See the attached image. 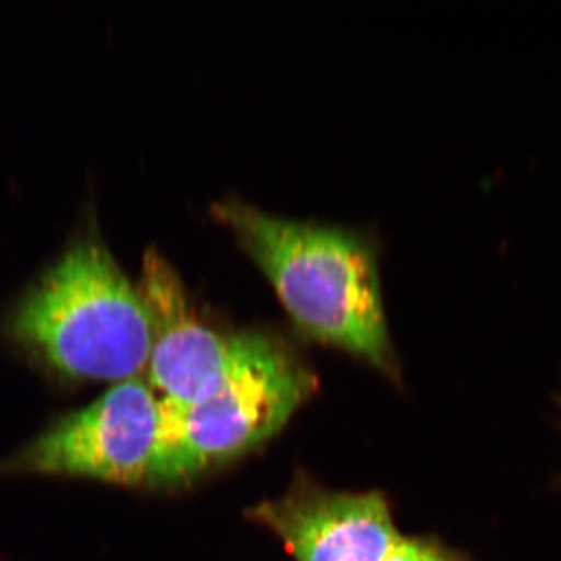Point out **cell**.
Listing matches in <instances>:
<instances>
[{
	"mask_svg": "<svg viewBox=\"0 0 561 561\" xmlns=\"http://www.w3.org/2000/svg\"><path fill=\"white\" fill-rule=\"evenodd\" d=\"M161 440V398L149 381L131 378L44 432L9 465L14 471L153 485Z\"/></svg>",
	"mask_w": 561,
	"mask_h": 561,
	"instance_id": "obj_4",
	"label": "cell"
},
{
	"mask_svg": "<svg viewBox=\"0 0 561 561\" xmlns=\"http://www.w3.org/2000/svg\"><path fill=\"white\" fill-rule=\"evenodd\" d=\"M213 217L256 262L302 334L393 373L370 241L345 228L271 216L232 198L216 203Z\"/></svg>",
	"mask_w": 561,
	"mask_h": 561,
	"instance_id": "obj_1",
	"label": "cell"
},
{
	"mask_svg": "<svg viewBox=\"0 0 561 561\" xmlns=\"http://www.w3.org/2000/svg\"><path fill=\"white\" fill-rule=\"evenodd\" d=\"M249 516L278 535L297 561H383L401 540L378 491H328L305 478Z\"/></svg>",
	"mask_w": 561,
	"mask_h": 561,
	"instance_id": "obj_5",
	"label": "cell"
},
{
	"mask_svg": "<svg viewBox=\"0 0 561 561\" xmlns=\"http://www.w3.org/2000/svg\"><path fill=\"white\" fill-rule=\"evenodd\" d=\"M139 291L153 321L147 381L162 401L186 408L219 376L234 332L201 319L175 267L158 251L144 257Z\"/></svg>",
	"mask_w": 561,
	"mask_h": 561,
	"instance_id": "obj_6",
	"label": "cell"
},
{
	"mask_svg": "<svg viewBox=\"0 0 561 561\" xmlns=\"http://www.w3.org/2000/svg\"><path fill=\"white\" fill-rule=\"evenodd\" d=\"M316 389L279 339L238 331L219 376L183 409L161 400L162 440L153 485H173L268 440Z\"/></svg>",
	"mask_w": 561,
	"mask_h": 561,
	"instance_id": "obj_3",
	"label": "cell"
},
{
	"mask_svg": "<svg viewBox=\"0 0 561 561\" xmlns=\"http://www.w3.org/2000/svg\"><path fill=\"white\" fill-rule=\"evenodd\" d=\"M383 561H460L437 542L421 538H404L394 545Z\"/></svg>",
	"mask_w": 561,
	"mask_h": 561,
	"instance_id": "obj_7",
	"label": "cell"
},
{
	"mask_svg": "<svg viewBox=\"0 0 561 561\" xmlns=\"http://www.w3.org/2000/svg\"><path fill=\"white\" fill-rule=\"evenodd\" d=\"M18 341L72 379L127 381L149 365L153 321L108 251L87 242L68 254L22 302Z\"/></svg>",
	"mask_w": 561,
	"mask_h": 561,
	"instance_id": "obj_2",
	"label": "cell"
}]
</instances>
